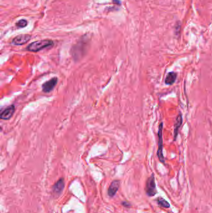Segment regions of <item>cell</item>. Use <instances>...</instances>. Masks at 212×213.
<instances>
[{"instance_id": "cell-1", "label": "cell", "mask_w": 212, "mask_h": 213, "mask_svg": "<svg viewBox=\"0 0 212 213\" xmlns=\"http://www.w3.org/2000/svg\"><path fill=\"white\" fill-rule=\"evenodd\" d=\"M54 46V41L51 39H42L31 42L29 44L26 49L28 51L38 52L46 48H48Z\"/></svg>"}, {"instance_id": "cell-2", "label": "cell", "mask_w": 212, "mask_h": 213, "mask_svg": "<svg viewBox=\"0 0 212 213\" xmlns=\"http://www.w3.org/2000/svg\"><path fill=\"white\" fill-rule=\"evenodd\" d=\"M163 122H161L158 128V148L157 151V155L159 161L165 163V159L163 155Z\"/></svg>"}, {"instance_id": "cell-3", "label": "cell", "mask_w": 212, "mask_h": 213, "mask_svg": "<svg viewBox=\"0 0 212 213\" xmlns=\"http://www.w3.org/2000/svg\"><path fill=\"white\" fill-rule=\"evenodd\" d=\"M146 192L149 196H154L157 193L155 178L153 174L148 179L146 186Z\"/></svg>"}, {"instance_id": "cell-4", "label": "cell", "mask_w": 212, "mask_h": 213, "mask_svg": "<svg viewBox=\"0 0 212 213\" xmlns=\"http://www.w3.org/2000/svg\"><path fill=\"white\" fill-rule=\"evenodd\" d=\"M58 82V78L56 77H52L50 80L44 82L42 85V88L44 92L49 93L57 85Z\"/></svg>"}, {"instance_id": "cell-5", "label": "cell", "mask_w": 212, "mask_h": 213, "mask_svg": "<svg viewBox=\"0 0 212 213\" xmlns=\"http://www.w3.org/2000/svg\"><path fill=\"white\" fill-rule=\"evenodd\" d=\"M31 39V36L29 35H20L13 38L12 44L15 46H22L28 42Z\"/></svg>"}, {"instance_id": "cell-6", "label": "cell", "mask_w": 212, "mask_h": 213, "mask_svg": "<svg viewBox=\"0 0 212 213\" xmlns=\"http://www.w3.org/2000/svg\"><path fill=\"white\" fill-rule=\"evenodd\" d=\"M15 111V107L12 105L6 108L1 113V119L2 120H9L12 117Z\"/></svg>"}, {"instance_id": "cell-7", "label": "cell", "mask_w": 212, "mask_h": 213, "mask_svg": "<svg viewBox=\"0 0 212 213\" xmlns=\"http://www.w3.org/2000/svg\"><path fill=\"white\" fill-rule=\"evenodd\" d=\"M182 114L180 113L178 114V115L176 117V120H175V122L174 124V140H176L177 136H178V131H179V129L181 128V127L182 124Z\"/></svg>"}, {"instance_id": "cell-8", "label": "cell", "mask_w": 212, "mask_h": 213, "mask_svg": "<svg viewBox=\"0 0 212 213\" xmlns=\"http://www.w3.org/2000/svg\"><path fill=\"white\" fill-rule=\"evenodd\" d=\"M64 188V181L62 178H61L54 185L53 193L55 195L59 196L63 191Z\"/></svg>"}, {"instance_id": "cell-9", "label": "cell", "mask_w": 212, "mask_h": 213, "mask_svg": "<svg viewBox=\"0 0 212 213\" xmlns=\"http://www.w3.org/2000/svg\"><path fill=\"white\" fill-rule=\"evenodd\" d=\"M120 181L119 180L113 181L111 183L108 189V195L110 197H113L119 189Z\"/></svg>"}, {"instance_id": "cell-10", "label": "cell", "mask_w": 212, "mask_h": 213, "mask_svg": "<svg viewBox=\"0 0 212 213\" xmlns=\"http://www.w3.org/2000/svg\"><path fill=\"white\" fill-rule=\"evenodd\" d=\"M177 74L175 72H170L167 74L165 78V84L167 85H172L177 79Z\"/></svg>"}, {"instance_id": "cell-11", "label": "cell", "mask_w": 212, "mask_h": 213, "mask_svg": "<svg viewBox=\"0 0 212 213\" xmlns=\"http://www.w3.org/2000/svg\"><path fill=\"white\" fill-rule=\"evenodd\" d=\"M158 204L162 208H169L170 207V205L169 203L167 202L166 200H165L163 198H159L158 199Z\"/></svg>"}, {"instance_id": "cell-12", "label": "cell", "mask_w": 212, "mask_h": 213, "mask_svg": "<svg viewBox=\"0 0 212 213\" xmlns=\"http://www.w3.org/2000/svg\"><path fill=\"white\" fill-rule=\"evenodd\" d=\"M16 25L17 27L20 28H24V27H26L28 25V21L26 19H21V20L18 21L16 22Z\"/></svg>"}, {"instance_id": "cell-13", "label": "cell", "mask_w": 212, "mask_h": 213, "mask_svg": "<svg viewBox=\"0 0 212 213\" xmlns=\"http://www.w3.org/2000/svg\"><path fill=\"white\" fill-rule=\"evenodd\" d=\"M122 205H123V206H125V207H128V208H129V207L130 206V205H129V203H126V202H123V203H122Z\"/></svg>"}, {"instance_id": "cell-14", "label": "cell", "mask_w": 212, "mask_h": 213, "mask_svg": "<svg viewBox=\"0 0 212 213\" xmlns=\"http://www.w3.org/2000/svg\"><path fill=\"white\" fill-rule=\"evenodd\" d=\"M113 2L114 3L118 5H120V4H121V2H120V1H119V0H113Z\"/></svg>"}]
</instances>
